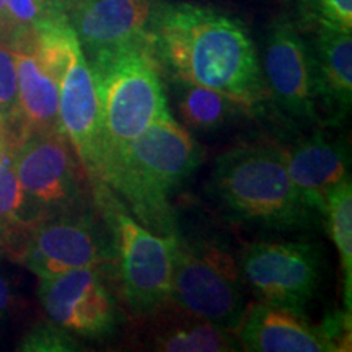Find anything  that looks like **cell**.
<instances>
[{"instance_id": "f546056e", "label": "cell", "mask_w": 352, "mask_h": 352, "mask_svg": "<svg viewBox=\"0 0 352 352\" xmlns=\"http://www.w3.org/2000/svg\"><path fill=\"white\" fill-rule=\"evenodd\" d=\"M0 250H3V241H2V236H0Z\"/></svg>"}, {"instance_id": "7c38bea8", "label": "cell", "mask_w": 352, "mask_h": 352, "mask_svg": "<svg viewBox=\"0 0 352 352\" xmlns=\"http://www.w3.org/2000/svg\"><path fill=\"white\" fill-rule=\"evenodd\" d=\"M59 124L85 170L91 191L101 184L103 168V129L98 91L80 43L70 50L59 85Z\"/></svg>"}, {"instance_id": "83f0119b", "label": "cell", "mask_w": 352, "mask_h": 352, "mask_svg": "<svg viewBox=\"0 0 352 352\" xmlns=\"http://www.w3.org/2000/svg\"><path fill=\"white\" fill-rule=\"evenodd\" d=\"M13 33V26L8 19V13L3 0H0V41H8Z\"/></svg>"}, {"instance_id": "ac0fdd59", "label": "cell", "mask_w": 352, "mask_h": 352, "mask_svg": "<svg viewBox=\"0 0 352 352\" xmlns=\"http://www.w3.org/2000/svg\"><path fill=\"white\" fill-rule=\"evenodd\" d=\"M176 111L188 131L215 132L253 113L248 104L214 88L173 80Z\"/></svg>"}, {"instance_id": "cb8c5ba5", "label": "cell", "mask_w": 352, "mask_h": 352, "mask_svg": "<svg viewBox=\"0 0 352 352\" xmlns=\"http://www.w3.org/2000/svg\"><path fill=\"white\" fill-rule=\"evenodd\" d=\"M19 349L25 352H72L82 351V347L72 333L50 321L30 329Z\"/></svg>"}, {"instance_id": "d6986e66", "label": "cell", "mask_w": 352, "mask_h": 352, "mask_svg": "<svg viewBox=\"0 0 352 352\" xmlns=\"http://www.w3.org/2000/svg\"><path fill=\"white\" fill-rule=\"evenodd\" d=\"M20 140L12 134L0 151V236L3 250H10L12 253H15L16 241H21L25 233L41 220L16 175L15 148Z\"/></svg>"}, {"instance_id": "2e32d148", "label": "cell", "mask_w": 352, "mask_h": 352, "mask_svg": "<svg viewBox=\"0 0 352 352\" xmlns=\"http://www.w3.org/2000/svg\"><path fill=\"white\" fill-rule=\"evenodd\" d=\"M307 39L314 72L316 107L329 124L341 122L352 103V36L349 30L315 25L300 28ZM323 121V120H321Z\"/></svg>"}, {"instance_id": "484cf974", "label": "cell", "mask_w": 352, "mask_h": 352, "mask_svg": "<svg viewBox=\"0 0 352 352\" xmlns=\"http://www.w3.org/2000/svg\"><path fill=\"white\" fill-rule=\"evenodd\" d=\"M12 303L13 296L10 284H8V280L3 277L2 272H0V323L7 318L8 314H10Z\"/></svg>"}, {"instance_id": "8fae6325", "label": "cell", "mask_w": 352, "mask_h": 352, "mask_svg": "<svg viewBox=\"0 0 352 352\" xmlns=\"http://www.w3.org/2000/svg\"><path fill=\"white\" fill-rule=\"evenodd\" d=\"M264 83L277 111L300 126L320 124L310 50L296 21L280 16L264 47Z\"/></svg>"}, {"instance_id": "4fadbf2b", "label": "cell", "mask_w": 352, "mask_h": 352, "mask_svg": "<svg viewBox=\"0 0 352 352\" xmlns=\"http://www.w3.org/2000/svg\"><path fill=\"white\" fill-rule=\"evenodd\" d=\"M160 0H77L69 23L87 56L151 41Z\"/></svg>"}, {"instance_id": "9c48e42d", "label": "cell", "mask_w": 352, "mask_h": 352, "mask_svg": "<svg viewBox=\"0 0 352 352\" xmlns=\"http://www.w3.org/2000/svg\"><path fill=\"white\" fill-rule=\"evenodd\" d=\"M239 266L259 302L305 311L321 280L323 254L311 241H258L241 250Z\"/></svg>"}, {"instance_id": "3957f363", "label": "cell", "mask_w": 352, "mask_h": 352, "mask_svg": "<svg viewBox=\"0 0 352 352\" xmlns=\"http://www.w3.org/2000/svg\"><path fill=\"white\" fill-rule=\"evenodd\" d=\"M208 195L233 222L263 230H307L318 215L289 178L280 148L271 144H243L222 153Z\"/></svg>"}, {"instance_id": "30bf717a", "label": "cell", "mask_w": 352, "mask_h": 352, "mask_svg": "<svg viewBox=\"0 0 352 352\" xmlns=\"http://www.w3.org/2000/svg\"><path fill=\"white\" fill-rule=\"evenodd\" d=\"M103 267H78L39 279L38 298L47 318L74 336L111 338L122 323V311L109 290Z\"/></svg>"}, {"instance_id": "52a82bcc", "label": "cell", "mask_w": 352, "mask_h": 352, "mask_svg": "<svg viewBox=\"0 0 352 352\" xmlns=\"http://www.w3.org/2000/svg\"><path fill=\"white\" fill-rule=\"evenodd\" d=\"M16 258L38 279L56 277L78 267L114 270L113 232L103 215L87 206L39 220L25 233Z\"/></svg>"}, {"instance_id": "277c9868", "label": "cell", "mask_w": 352, "mask_h": 352, "mask_svg": "<svg viewBox=\"0 0 352 352\" xmlns=\"http://www.w3.org/2000/svg\"><path fill=\"white\" fill-rule=\"evenodd\" d=\"M87 60L98 91L104 160L170 108L151 41L98 52Z\"/></svg>"}, {"instance_id": "9a60e30c", "label": "cell", "mask_w": 352, "mask_h": 352, "mask_svg": "<svg viewBox=\"0 0 352 352\" xmlns=\"http://www.w3.org/2000/svg\"><path fill=\"white\" fill-rule=\"evenodd\" d=\"M240 349L250 352H334L323 324H314L305 311L258 302L246 308L236 328Z\"/></svg>"}, {"instance_id": "7a4b0ae2", "label": "cell", "mask_w": 352, "mask_h": 352, "mask_svg": "<svg viewBox=\"0 0 352 352\" xmlns=\"http://www.w3.org/2000/svg\"><path fill=\"white\" fill-rule=\"evenodd\" d=\"M202 151L171 111L158 116L142 134L104 155L101 184L140 226L162 236L178 233L170 197L201 165Z\"/></svg>"}, {"instance_id": "5b68a950", "label": "cell", "mask_w": 352, "mask_h": 352, "mask_svg": "<svg viewBox=\"0 0 352 352\" xmlns=\"http://www.w3.org/2000/svg\"><path fill=\"white\" fill-rule=\"evenodd\" d=\"M239 256L219 236L175 235L170 303L183 314L236 333L246 311Z\"/></svg>"}, {"instance_id": "f1b7e54d", "label": "cell", "mask_w": 352, "mask_h": 352, "mask_svg": "<svg viewBox=\"0 0 352 352\" xmlns=\"http://www.w3.org/2000/svg\"><path fill=\"white\" fill-rule=\"evenodd\" d=\"M12 134H13V135H16V132L13 131L12 127L8 126L6 121L0 120V151H2L3 145L7 144V140L10 139V135H12Z\"/></svg>"}, {"instance_id": "e0dca14e", "label": "cell", "mask_w": 352, "mask_h": 352, "mask_svg": "<svg viewBox=\"0 0 352 352\" xmlns=\"http://www.w3.org/2000/svg\"><path fill=\"white\" fill-rule=\"evenodd\" d=\"M12 46L19 76V118L25 134L60 131V77L39 57L33 32L13 33Z\"/></svg>"}, {"instance_id": "ba28073f", "label": "cell", "mask_w": 352, "mask_h": 352, "mask_svg": "<svg viewBox=\"0 0 352 352\" xmlns=\"http://www.w3.org/2000/svg\"><path fill=\"white\" fill-rule=\"evenodd\" d=\"M15 168L41 220L87 206V173L63 131L25 134L15 148Z\"/></svg>"}, {"instance_id": "5bb4252c", "label": "cell", "mask_w": 352, "mask_h": 352, "mask_svg": "<svg viewBox=\"0 0 352 352\" xmlns=\"http://www.w3.org/2000/svg\"><path fill=\"white\" fill-rule=\"evenodd\" d=\"M289 178L307 206L321 217L333 188L351 178V151L342 138L315 131L289 147H279Z\"/></svg>"}, {"instance_id": "44dd1931", "label": "cell", "mask_w": 352, "mask_h": 352, "mask_svg": "<svg viewBox=\"0 0 352 352\" xmlns=\"http://www.w3.org/2000/svg\"><path fill=\"white\" fill-rule=\"evenodd\" d=\"M321 219L327 223L338 253L342 271L344 290V310L351 311L352 305V184L351 178L329 191L321 209Z\"/></svg>"}, {"instance_id": "603a6c76", "label": "cell", "mask_w": 352, "mask_h": 352, "mask_svg": "<svg viewBox=\"0 0 352 352\" xmlns=\"http://www.w3.org/2000/svg\"><path fill=\"white\" fill-rule=\"evenodd\" d=\"M0 120L8 126L23 129L19 118V76L15 54L8 41H0Z\"/></svg>"}, {"instance_id": "6da1fadb", "label": "cell", "mask_w": 352, "mask_h": 352, "mask_svg": "<svg viewBox=\"0 0 352 352\" xmlns=\"http://www.w3.org/2000/svg\"><path fill=\"white\" fill-rule=\"evenodd\" d=\"M151 46L173 80L214 88L253 111L267 98L256 50L240 20L188 2H158Z\"/></svg>"}, {"instance_id": "4316f807", "label": "cell", "mask_w": 352, "mask_h": 352, "mask_svg": "<svg viewBox=\"0 0 352 352\" xmlns=\"http://www.w3.org/2000/svg\"><path fill=\"white\" fill-rule=\"evenodd\" d=\"M76 2L77 0H39V3H41L46 10L54 13V15H64V16L69 15L70 8L74 7V3Z\"/></svg>"}, {"instance_id": "d4e9b609", "label": "cell", "mask_w": 352, "mask_h": 352, "mask_svg": "<svg viewBox=\"0 0 352 352\" xmlns=\"http://www.w3.org/2000/svg\"><path fill=\"white\" fill-rule=\"evenodd\" d=\"M3 3H6L8 19L13 26V33L34 32L39 26L50 23L52 20L67 19L64 15H54L46 10L39 3V0H3Z\"/></svg>"}, {"instance_id": "7402d4cb", "label": "cell", "mask_w": 352, "mask_h": 352, "mask_svg": "<svg viewBox=\"0 0 352 352\" xmlns=\"http://www.w3.org/2000/svg\"><path fill=\"white\" fill-rule=\"evenodd\" d=\"M298 26L327 25L352 32V0H297Z\"/></svg>"}, {"instance_id": "ffe728a7", "label": "cell", "mask_w": 352, "mask_h": 352, "mask_svg": "<svg viewBox=\"0 0 352 352\" xmlns=\"http://www.w3.org/2000/svg\"><path fill=\"white\" fill-rule=\"evenodd\" d=\"M151 346L153 351L160 352H233L240 349L236 334L232 329L186 314H183L182 320L158 327L152 334Z\"/></svg>"}, {"instance_id": "8992f818", "label": "cell", "mask_w": 352, "mask_h": 352, "mask_svg": "<svg viewBox=\"0 0 352 352\" xmlns=\"http://www.w3.org/2000/svg\"><path fill=\"white\" fill-rule=\"evenodd\" d=\"M113 232L114 274L121 297L135 316L158 315L170 307L175 236H162L135 220L111 189L94 192Z\"/></svg>"}]
</instances>
